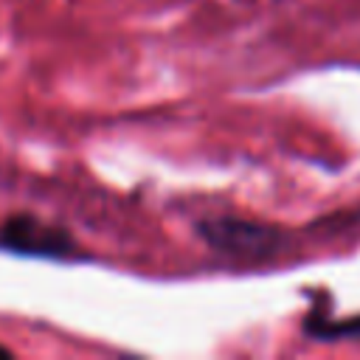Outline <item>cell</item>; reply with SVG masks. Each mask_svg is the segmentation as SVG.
Instances as JSON below:
<instances>
[{
	"label": "cell",
	"mask_w": 360,
	"mask_h": 360,
	"mask_svg": "<svg viewBox=\"0 0 360 360\" xmlns=\"http://www.w3.org/2000/svg\"><path fill=\"white\" fill-rule=\"evenodd\" d=\"M197 233L208 248L233 259H267L278 253L284 245V233L278 228L231 214L200 219Z\"/></svg>",
	"instance_id": "obj_1"
},
{
	"label": "cell",
	"mask_w": 360,
	"mask_h": 360,
	"mask_svg": "<svg viewBox=\"0 0 360 360\" xmlns=\"http://www.w3.org/2000/svg\"><path fill=\"white\" fill-rule=\"evenodd\" d=\"M0 250L17 256H37V259H70L79 253V245L65 228L51 225L28 211H20L3 219Z\"/></svg>",
	"instance_id": "obj_2"
},
{
	"label": "cell",
	"mask_w": 360,
	"mask_h": 360,
	"mask_svg": "<svg viewBox=\"0 0 360 360\" xmlns=\"http://www.w3.org/2000/svg\"><path fill=\"white\" fill-rule=\"evenodd\" d=\"M304 332H307L309 338H321V340L360 338V318H352V321H332V318H323V315L312 312L309 321L304 323Z\"/></svg>",
	"instance_id": "obj_3"
},
{
	"label": "cell",
	"mask_w": 360,
	"mask_h": 360,
	"mask_svg": "<svg viewBox=\"0 0 360 360\" xmlns=\"http://www.w3.org/2000/svg\"><path fill=\"white\" fill-rule=\"evenodd\" d=\"M0 357H11V352H8V349H6L3 343H0Z\"/></svg>",
	"instance_id": "obj_4"
}]
</instances>
